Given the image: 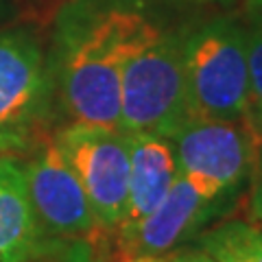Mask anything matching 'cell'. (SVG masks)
Returning a JSON list of instances; mask_svg holds the SVG:
<instances>
[{"label": "cell", "mask_w": 262, "mask_h": 262, "mask_svg": "<svg viewBox=\"0 0 262 262\" xmlns=\"http://www.w3.org/2000/svg\"><path fill=\"white\" fill-rule=\"evenodd\" d=\"M182 55L192 116L251 118L253 96L241 24L225 18L201 24L182 37Z\"/></svg>", "instance_id": "3957f363"}, {"label": "cell", "mask_w": 262, "mask_h": 262, "mask_svg": "<svg viewBox=\"0 0 262 262\" xmlns=\"http://www.w3.org/2000/svg\"><path fill=\"white\" fill-rule=\"evenodd\" d=\"M48 241L33 214L18 155H0V262H29Z\"/></svg>", "instance_id": "30bf717a"}, {"label": "cell", "mask_w": 262, "mask_h": 262, "mask_svg": "<svg viewBox=\"0 0 262 262\" xmlns=\"http://www.w3.org/2000/svg\"><path fill=\"white\" fill-rule=\"evenodd\" d=\"M245 44H247V63L253 105L262 103V24L251 22L245 29Z\"/></svg>", "instance_id": "7c38bea8"}, {"label": "cell", "mask_w": 262, "mask_h": 262, "mask_svg": "<svg viewBox=\"0 0 262 262\" xmlns=\"http://www.w3.org/2000/svg\"><path fill=\"white\" fill-rule=\"evenodd\" d=\"M146 18L127 5L77 3L57 29L53 83L70 122L120 127V70Z\"/></svg>", "instance_id": "6da1fadb"}, {"label": "cell", "mask_w": 262, "mask_h": 262, "mask_svg": "<svg viewBox=\"0 0 262 262\" xmlns=\"http://www.w3.org/2000/svg\"><path fill=\"white\" fill-rule=\"evenodd\" d=\"M127 144L129 192L125 219L118 227L134 225L146 214H151L168 194L179 175L175 149L168 138L146 134V131H131L127 134Z\"/></svg>", "instance_id": "9c48e42d"}, {"label": "cell", "mask_w": 262, "mask_h": 262, "mask_svg": "<svg viewBox=\"0 0 262 262\" xmlns=\"http://www.w3.org/2000/svg\"><path fill=\"white\" fill-rule=\"evenodd\" d=\"M251 216L253 223L262 229V182L253 177V188H251Z\"/></svg>", "instance_id": "5bb4252c"}, {"label": "cell", "mask_w": 262, "mask_h": 262, "mask_svg": "<svg viewBox=\"0 0 262 262\" xmlns=\"http://www.w3.org/2000/svg\"><path fill=\"white\" fill-rule=\"evenodd\" d=\"M53 88L37 39L24 31H0V155H20L42 138Z\"/></svg>", "instance_id": "5b68a950"}, {"label": "cell", "mask_w": 262, "mask_h": 262, "mask_svg": "<svg viewBox=\"0 0 262 262\" xmlns=\"http://www.w3.org/2000/svg\"><path fill=\"white\" fill-rule=\"evenodd\" d=\"M192 118L182 37L146 20L120 70V127L168 138Z\"/></svg>", "instance_id": "7a4b0ae2"}, {"label": "cell", "mask_w": 262, "mask_h": 262, "mask_svg": "<svg viewBox=\"0 0 262 262\" xmlns=\"http://www.w3.org/2000/svg\"><path fill=\"white\" fill-rule=\"evenodd\" d=\"M219 212V201L201 196L177 175L173 188L151 214L134 225L114 229L110 262H164L188 245Z\"/></svg>", "instance_id": "ba28073f"}, {"label": "cell", "mask_w": 262, "mask_h": 262, "mask_svg": "<svg viewBox=\"0 0 262 262\" xmlns=\"http://www.w3.org/2000/svg\"><path fill=\"white\" fill-rule=\"evenodd\" d=\"M258 182H262V140H258V149H256V166H253V175Z\"/></svg>", "instance_id": "e0dca14e"}, {"label": "cell", "mask_w": 262, "mask_h": 262, "mask_svg": "<svg viewBox=\"0 0 262 262\" xmlns=\"http://www.w3.org/2000/svg\"><path fill=\"white\" fill-rule=\"evenodd\" d=\"M245 11L249 15V22L262 24V0H245Z\"/></svg>", "instance_id": "9a60e30c"}, {"label": "cell", "mask_w": 262, "mask_h": 262, "mask_svg": "<svg viewBox=\"0 0 262 262\" xmlns=\"http://www.w3.org/2000/svg\"><path fill=\"white\" fill-rule=\"evenodd\" d=\"M177 170L201 196L221 201L253 175L258 131L251 118L192 116L168 136Z\"/></svg>", "instance_id": "277c9868"}, {"label": "cell", "mask_w": 262, "mask_h": 262, "mask_svg": "<svg viewBox=\"0 0 262 262\" xmlns=\"http://www.w3.org/2000/svg\"><path fill=\"white\" fill-rule=\"evenodd\" d=\"M22 168L33 214L46 238L92 243L101 236L88 194L55 138H39Z\"/></svg>", "instance_id": "52a82bcc"}, {"label": "cell", "mask_w": 262, "mask_h": 262, "mask_svg": "<svg viewBox=\"0 0 262 262\" xmlns=\"http://www.w3.org/2000/svg\"><path fill=\"white\" fill-rule=\"evenodd\" d=\"M55 142L75 170L103 232L116 229L127 212L129 144L118 129L70 122Z\"/></svg>", "instance_id": "8992f818"}, {"label": "cell", "mask_w": 262, "mask_h": 262, "mask_svg": "<svg viewBox=\"0 0 262 262\" xmlns=\"http://www.w3.org/2000/svg\"><path fill=\"white\" fill-rule=\"evenodd\" d=\"M194 245L216 262H262V229L243 219H229L194 236Z\"/></svg>", "instance_id": "8fae6325"}, {"label": "cell", "mask_w": 262, "mask_h": 262, "mask_svg": "<svg viewBox=\"0 0 262 262\" xmlns=\"http://www.w3.org/2000/svg\"><path fill=\"white\" fill-rule=\"evenodd\" d=\"M164 262H216V260L212 258L210 253L203 251L199 245L188 243V245H184V247H179L177 251L170 253Z\"/></svg>", "instance_id": "4fadbf2b"}, {"label": "cell", "mask_w": 262, "mask_h": 262, "mask_svg": "<svg viewBox=\"0 0 262 262\" xmlns=\"http://www.w3.org/2000/svg\"><path fill=\"white\" fill-rule=\"evenodd\" d=\"M251 120H253V127H256V131H258V138L262 140V103H256V105H253Z\"/></svg>", "instance_id": "2e32d148"}]
</instances>
